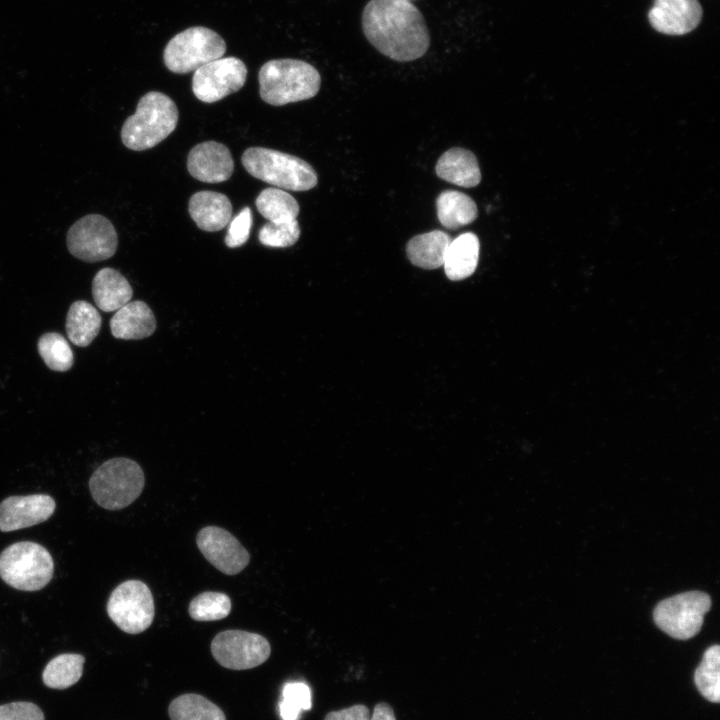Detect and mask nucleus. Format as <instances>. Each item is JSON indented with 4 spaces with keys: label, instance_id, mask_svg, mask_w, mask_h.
<instances>
[{
    "label": "nucleus",
    "instance_id": "obj_29",
    "mask_svg": "<svg viewBox=\"0 0 720 720\" xmlns=\"http://www.w3.org/2000/svg\"><path fill=\"white\" fill-rule=\"evenodd\" d=\"M37 346L41 358L51 370L64 372L72 367L73 351L61 334L56 332L43 334Z\"/></svg>",
    "mask_w": 720,
    "mask_h": 720
},
{
    "label": "nucleus",
    "instance_id": "obj_27",
    "mask_svg": "<svg viewBox=\"0 0 720 720\" xmlns=\"http://www.w3.org/2000/svg\"><path fill=\"white\" fill-rule=\"evenodd\" d=\"M171 720H226L224 712L199 694H183L169 705Z\"/></svg>",
    "mask_w": 720,
    "mask_h": 720
},
{
    "label": "nucleus",
    "instance_id": "obj_32",
    "mask_svg": "<svg viewBox=\"0 0 720 720\" xmlns=\"http://www.w3.org/2000/svg\"><path fill=\"white\" fill-rule=\"evenodd\" d=\"M300 236L297 219L282 223H265L259 230L261 244L273 248H285L294 245Z\"/></svg>",
    "mask_w": 720,
    "mask_h": 720
},
{
    "label": "nucleus",
    "instance_id": "obj_16",
    "mask_svg": "<svg viewBox=\"0 0 720 720\" xmlns=\"http://www.w3.org/2000/svg\"><path fill=\"white\" fill-rule=\"evenodd\" d=\"M187 169L190 175L199 181L221 183L232 176L234 161L226 145L205 141L190 150Z\"/></svg>",
    "mask_w": 720,
    "mask_h": 720
},
{
    "label": "nucleus",
    "instance_id": "obj_26",
    "mask_svg": "<svg viewBox=\"0 0 720 720\" xmlns=\"http://www.w3.org/2000/svg\"><path fill=\"white\" fill-rule=\"evenodd\" d=\"M84 656L60 654L51 659L42 673L44 684L52 689H66L77 683L83 673Z\"/></svg>",
    "mask_w": 720,
    "mask_h": 720
},
{
    "label": "nucleus",
    "instance_id": "obj_21",
    "mask_svg": "<svg viewBox=\"0 0 720 720\" xmlns=\"http://www.w3.org/2000/svg\"><path fill=\"white\" fill-rule=\"evenodd\" d=\"M479 251V238L472 232L451 240L443 263L446 276L452 281H458L472 275L478 264Z\"/></svg>",
    "mask_w": 720,
    "mask_h": 720
},
{
    "label": "nucleus",
    "instance_id": "obj_3",
    "mask_svg": "<svg viewBox=\"0 0 720 720\" xmlns=\"http://www.w3.org/2000/svg\"><path fill=\"white\" fill-rule=\"evenodd\" d=\"M178 116L177 106L169 96L150 91L140 98L135 113L125 120L121 140L133 151L150 149L175 130Z\"/></svg>",
    "mask_w": 720,
    "mask_h": 720
},
{
    "label": "nucleus",
    "instance_id": "obj_33",
    "mask_svg": "<svg viewBox=\"0 0 720 720\" xmlns=\"http://www.w3.org/2000/svg\"><path fill=\"white\" fill-rule=\"evenodd\" d=\"M252 222L251 209L244 207L228 224L227 234L224 239L226 246L237 248L246 243L250 235Z\"/></svg>",
    "mask_w": 720,
    "mask_h": 720
},
{
    "label": "nucleus",
    "instance_id": "obj_34",
    "mask_svg": "<svg viewBox=\"0 0 720 720\" xmlns=\"http://www.w3.org/2000/svg\"><path fill=\"white\" fill-rule=\"evenodd\" d=\"M0 720H45L42 710L26 701L0 705Z\"/></svg>",
    "mask_w": 720,
    "mask_h": 720
},
{
    "label": "nucleus",
    "instance_id": "obj_14",
    "mask_svg": "<svg viewBox=\"0 0 720 720\" xmlns=\"http://www.w3.org/2000/svg\"><path fill=\"white\" fill-rule=\"evenodd\" d=\"M56 508L47 494L9 496L0 502V531L28 528L48 520Z\"/></svg>",
    "mask_w": 720,
    "mask_h": 720
},
{
    "label": "nucleus",
    "instance_id": "obj_36",
    "mask_svg": "<svg viewBox=\"0 0 720 720\" xmlns=\"http://www.w3.org/2000/svg\"><path fill=\"white\" fill-rule=\"evenodd\" d=\"M369 720H396L392 707L385 702L375 705L372 716Z\"/></svg>",
    "mask_w": 720,
    "mask_h": 720
},
{
    "label": "nucleus",
    "instance_id": "obj_23",
    "mask_svg": "<svg viewBox=\"0 0 720 720\" xmlns=\"http://www.w3.org/2000/svg\"><path fill=\"white\" fill-rule=\"evenodd\" d=\"M102 319L89 302L78 300L70 305L65 329L70 341L76 346H88L98 335Z\"/></svg>",
    "mask_w": 720,
    "mask_h": 720
},
{
    "label": "nucleus",
    "instance_id": "obj_17",
    "mask_svg": "<svg viewBox=\"0 0 720 720\" xmlns=\"http://www.w3.org/2000/svg\"><path fill=\"white\" fill-rule=\"evenodd\" d=\"M188 211L198 228L216 232L225 228L232 218L229 198L215 191H199L190 197Z\"/></svg>",
    "mask_w": 720,
    "mask_h": 720
},
{
    "label": "nucleus",
    "instance_id": "obj_8",
    "mask_svg": "<svg viewBox=\"0 0 720 720\" xmlns=\"http://www.w3.org/2000/svg\"><path fill=\"white\" fill-rule=\"evenodd\" d=\"M710 607L711 599L706 593L684 592L659 602L654 609V621L672 638L687 640L700 631Z\"/></svg>",
    "mask_w": 720,
    "mask_h": 720
},
{
    "label": "nucleus",
    "instance_id": "obj_5",
    "mask_svg": "<svg viewBox=\"0 0 720 720\" xmlns=\"http://www.w3.org/2000/svg\"><path fill=\"white\" fill-rule=\"evenodd\" d=\"M144 472L132 459L116 457L105 461L91 475L89 490L94 501L107 510L132 504L142 493Z\"/></svg>",
    "mask_w": 720,
    "mask_h": 720
},
{
    "label": "nucleus",
    "instance_id": "obj_18",
    "mask_svg": "<svg viewBox=\"0 0 720 720\" xmlns=\"http://www.w3.org/2000/svg\"><path fill=\"white\" fill-rule=\"evenodd\" d=\"M155 329L156 319L152 310L139 300L122 306L110 320L111 333L117 339H143L151 336Z\"/></svg>",
    "mask_w": 720,
    "mask_h": 720
},
{
    "label": "nucleus",
    "instance_id": "obj_30",
    "mask_svg": "<svg viewBox=\"0 0 720 720\" xmlns=\"http://www.w3.org/2000/svg\"><path fill=\"white\" fill-rule=\"evenodd\" d=\"M188 611L190 617L196 621L221 620L229 615L231 600L221 592H203L190 601Z\"/></svg>",
    "mask_w": 720,
    "mask_h": 720
},
{
    "label": "nucleus",
    "instance_id": "obj_10",
    "mask_svg": "<svg viewBox=\"0 0 720 720\" xmlns=\"http://www.w3.org/2000/svg\"><path fill=\"white\" fill-rule=\"evenodd\" d=\"M66 245L72 256L93 263L112 257L118 247L117 232L111 221L100 214H89L71 225Z\"/></svg>",
    "mask_w": 720,
    "mask_h": 720
},
{
    "label": "nucleus",
    "instance_id": "obj_11",
    "mask_svg": "<svg viewBox=\"0 0 720 720\" xmlns=\"http://www.w3.org/2000/svg\"><path fill=\"white\" fill-rule=\"evenodd\" d=\"M211 653L223 667L246 670L263 664L270 656L268 640L260 634L243 630H225L211 642Z\"/></svg>",
    "mask_w": 720,
    "mask_h": 720
},
{
    "label": "nucleus",
    "instance_id": "obj_28",
    "mask_svg": "<svg viewBox=\"0 0 720 720\" xmlns=\"http://www.w3.org/2000/svg\"><path fill=\"white\" fill-rule=\"evenodd\" d=\"M720 648L710 646L695 670L694 682L699 693L708 701L720 700Z\"/></svg>",
    "mask_w": 720,
    "mask_h": 720
},
{
    "label": "nucleus",
    "instance_id": "obj_12",
    "mask_svg": "<svg viewBox=\"0 0 720 720\" xmlns=\"http://www.w3.org/2000/svg\"><path fill=\"white\" fill-rule=\"evenodd\" d=\"M247 68L237 57H221L194 71L192 91L205 103L217 102L239 91L245 84Z\"/></svg>",
    "mask_w": 720,
    "mask_h": 720
},
{
    "label": "nucleus",
    "instance_id": "obj_24",
    "mask_svg": "<svg viewBox=\"0 0 720 720\" xmlns=\"http://www.w3.org/2000/svg\"><path fill=\"white\" fill-rule=\"evenodd\" d=\"M437 216L448 229L472 223L478 216L477 205L467 194L456 190H445L436 199Z\"/></svg>",
    "mask_w": 720,
    "mask_h": 720
},
{
    "label": "nucleus",
    "instance_id": "obj_9",
    "mask_svg": "<svg viewBox=\"0 0 720 720\" xmlns=\"http://www.w3.org/2000/svg\"><path fill=\"white\" fill-rule=\"evenodd\" d=\"M109 618L124 632L139 634L153 622L154 600L149 587L140 580H127L110 594L106 606Z\"/></svg>",
    "mask_w": 720,
    "mask_h": 720
},
{
    "label": "nucleus",
    "instance_id": "obj_4",
    "mask_svg": "<svg viewBox=\"0 0 720 720\" xmlns=\"http://www.w3.org/2000/svg\"><path fill=\"white\" fill-rule=\"evenodd\" d=\"M241 161L251 176L276 188L307 191L318 182L317 174L308 162L274 149L250 147L244 151Z\"/></svg>",
    "mask_w": 720,
    "mask_h": 720
},
{
    "label": "nucleus",
    "instance_id": "obj_19",
    "mask_svg": "<svg viewBox=\"0 0 720 720\" xmlns=\"http://www.w3.org/2000/svg\"><path fill=\"white\" fill-rule=\"evenodd\" d=\"M439 178L465 188L477 186L481 172L476 156L471 151L454 147L442 154L435 166Z\"/></svg>",
    "mask_w": 720,
    "mask_h": 720
},
{
    "label": "nucleus",
    "instance_id": "obj_31",
    "mask_svg": "<svg viewBox=\"0 0 720 720\" xmlns=\"http://www.w3.org/2000/svg\"><path fill=\"white\" fill-rule=\"evenodd\" d=\"M312 706L311 691L303 682L286 683L282 690L279 713L282 720H298L303 710Z\"/></svg>",
    "mask_w": 720,
    "mask_h": 720
},
{
    "label": "nucleus",
    "instance_id": "obj_1",
    "mask_svg": "<svg viewBox=\"0 0 720 720\" xmlns=\"http://www.w3.org/2000/svg\"><path fill=\"white\" fill-rule=\"evenodd\" d=\"M362 29L380 53L395 61L416 60L430 46L423 15L409 0H370L362 12Z\"/></svg>",
    "mask_w": 720,
    "mask_h": 720
},
{
    "label": "nucleus",
    "instance_id": "obj_2",
    "mask_svg": "<svg viewBox=\"0 0 720 720\" xmlns=\"http://www.w3.org/2000/svg\"><path fill=\"white\" fill-rule=\"evenodd\" d=\"M258 80L261 99L273 106L313 98L321 84L320 74L313 65L290 58L264 63Z\"/></svg>",
    "mask_w": 720,
    "mask_h": 720
},
{
    "label": "nucleus",
    "instance_id": "obj_22",
    "mask_svg": "<svg viewBox=\"0 0 720 720\" xmlns=\"http://www.w3.org/2000/svg\"><path fill=\"white\" fill-rule=\"evenodd\" d=\"M451 240V237L441 230L416 235L407 243L408 259L413 265L423 269L439 268L443 266Z\"/></svg>",
    "mask_w": 720,
    "mask_h": 720
},
{
    "label": "nucleus",
    "instance_id": "obj_25",
    "mask_svg": "<svg viewBox=\"0 0 720 720\" xmlns=\"http://www.w3.org/2000/svg\"><path fill=\"white\" fill-rule=\"evenodd\" d=\"M255 205L259 213L273 223L295 220L300 211L296 199L290 193L276 187L262 190L255 200Z\"/></svg>",
    "mask_w": 720,
    "mask_h": 720
},
{
    "label": "nucleus",
    "instance_id": "obj_35",
    "mask_svg": "<svg viewBox=\"0 0 720 720\" xmlns=\"http://www.w3.org/2000/svg\"><path fill=\"white\" fill-rule=\"evenodd\" d=\"M369 709L362 704H357L349 708L331 711L324 720H369Z\"/></svg>",
    "mask_w": 720,
    "mask_h": 720
},
{
    "label": "nucleus",
    "instance_id": "obj_6",
    "mask_svg": "<svg viewBox=\"0 0 720 720\" xmlns=\"http://www.w3.org/2000/svg\"><path fill=\"white\" fill-rule=\"evenodd\" d=\"M54 561L42 545L16 542L0 554V577L9 586L22 591H37L52 579Z\"/></svg>",
    "mask_w": 720,
    "mask_h": 720
},
{
    "label": "nucleus",
    "instance_id": "obj_20",
    "mask_svg": "<svg viewBox=\"0 0 720 720\" xmlns=\"http://www.w3.org/2000/svg\"><path fill=\"white\" fill-rule=\"evenodd\" d=\"M92 295L97 307L113 312L130 302L133 290L128 280L116 269L99 270L92 281Z\"/></svg>",
    "mask_w": 720,
    "mask_h": 720
},
{
    "label": "nucleus",
    "instance_id": "obj_15",
    "mask_svg": "<svg viewBox=\"0 0 720 720\" xmlns=\"http://www.w3.org/2000/svg\"><path fill=\"white\" fill-rule=\"evenodd\" d=\"M702 14L698 0H654L648 19L659 33L678 36L693 31Z\"/></svg>",
    "mask_w": 720,
    "mask_h": 720
},
{
    "label": "nucleus",
    "instance_id": "obj_7",
    "mask_svg": "<svg viewBox=\"0 0 720 720\" xmlns=\"http://www.w3.org/2000/svg\"><path fill=\"white\" fill-rule=\"evenodd\" d=\"M225 52V41L218 33L194 26L176 34L167 43L163 60L171 72L186 74L223 57Z\"/></svg>",
    "mask_w": 720,
    "mask_h": 720
},
{
    "label": "nucleus",
    "instance_id": "obj_13",
    "mask_svg": "<svg viewBox=\"0 0 720 720\" xmlns=\"http://www.w3.org/2000/svg\"><path fill=\"white\" fill-rule=\"evenodd\" d=\"M196 543L206 560L226 575L240 573L250 562L248 551L238 539L218 526L202 528Z\"/></svg>",
    "mask_w": 720,
    "mask_h": 720
}]
</instances>
